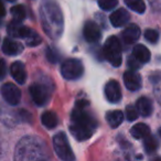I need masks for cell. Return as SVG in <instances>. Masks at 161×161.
<instances>
[{"mask_svg": "<svg viewBox=\"0 0 161 161\" xmlns=\"http://www.w3.org/2000/svg\"><path fill=\"white\" fill-rule=\"evenodd\" d=\"M3 16H6V8L3 3V0H0V17H3Z\"/></svg>", "mask_w": 161, "mask_h": 161, "instance_id": "f546056e", "label": "cell"}, {"mask_svg": "<svg viewBox=\"0 0 161 161\" xmlns=\"http://www.w3.org/2000/svg\"><path fill=\"white\" fill-rule=\"evenodd\" d=\"M8 33L10 36L14 38H21L25 39L27 41V44L29 47H36L41 43V36L36 33V31H33L30 28L25 27L21 23V21L14 20L10 22V25H8Z\"/></svg>", "mask_w": 161, "mask_h": 161, "instance_id": "3957f363", "label": "cell"}, {"mask_svg": "<svg viewBox=\"0 0 161 161\" xmlns=\"http://www.w3.org/2000/svg\"><path fill=\"white\" fill-rule=\"evenodd\" d=\"M47 60H49L50 62H52V63H56V62H58V54H56L52 49H47Z\"/></svg>", "mask_w": 161, "mask_h": 161, "instance_id": "83f0119b", "label": "cell"}, {"mask_svg": "<svg viewBox=\"0 0 161 161\" xmlns=\"http://www.w3.org/2000/svg\"><path fill=\"white\" fill-rule=\"evenodd\" d=\"M12 17H14V20L17 21H23L25 19V8L22 5H17L14 6L10 10Z\"/></svg>", "mask_w": 161, "mask_h": 161, "instance_id": "603a6c76", "label": "cell"}, {"mask_svg": "<svg viewBox=\"0 0 161 161\" xmlns=\"http://www.w3.org/2000/svg\"><path fill=\"white\" fill-rule=\"evenodd\" d=\"M129 19H130L129 12L126 9H124V8L115 10L109 17L110 23H112L115 28H120V27H123V25H125L126 23L129 21Z\"/></svg>", "mask_w": 161, "mask_h": 161, "instance_id": "7c38bea8", "label": "cell"}, {"mask_svg": "<svg viewBox=\"0 0 161 161\" xmlns=\"http://www.w3.org/2000/svg\"><path fill=\"white\" fill-rule=\"evenodd\" d=\"M125 5L137 14H143L146 11V5L143 0H124Z\"/></svg>", "mask_w": 161, "mask_h": 161, "instance_id": "7402d4cb", "label": "cell"}, {"mask_svg": "<svg viewBox=\"0 0 161 161\" xmlns=\"http://www.w3.org/2000/svg\"><path fill=\"white\" fill-rule=\"evenodd\" d=\"M132 56L136 58L137 61L143 64V63H147L150 61L151 58V54L150 51L142 44H137L135 45V47L132 49Z\"/></svg>", "mask_w": 161, "mask_h": 161, "instance_id": "2e32d148", "label": "cell"}, {"mask_svg": "<svg viewBox=\"0 0 161 161\" xmlns=\"http://www.w3.org/2000/svg\"><path fill=\"white\" fill-rule=\"evenodd\" d=\"M127 63H128V66H129L131 69H134V71H135V69H138L139 67H141V63L139 62V61H137L132 55L129 56Z\"/></svg>", "mask_w": 161, "mask_h": 161, "instance_id": "4316f807", "label": "cell"}, {"mask_svg": "<svg viewBox=\"0 0 161 161\" xmlns=\"http://www.w3.org/2000/svg\"><path fill=\"white\" fill-rule=\"evenodd\" d=\"M153 161H161V157H158V158H156Z\"/></svg>", "mask_w": 161, "mask_h": 161, "instance_id": "4dcf8cb0", "label": "cell"}, {"mask_svg": "<svg viewBox=\"0 0 161 161\" xmlns=\"http://www.w3.org/2000/svg\"><path fill=\"white\" fill-rule=\"evenodd\" d=\"M7 1H9V3H14V1H16V0H7Z\"/></svg>", "mask_w": 161, "mask_h": 161, "instance_id": "1f68e13d", "label": "cell"}, {"mask_svg": "<svg viewBox=\"0 0 161 161\" xmlns=\"http://www.w3.org/2000/svg\"><path fill=\"white\" fill-rule=\"evenodd\" d=\"M10 73H11V76L18 84L25 83V80H27V71H25V67L22 62L17 61V62L12 63V65L10 66Z\"/></svg>", "mask_w": 161, "mask_h": 161, "instance_id": "4fadbf2b", "label": "cell"}, {"mask_svg": "<svg viewBox=\"0 0 161 161\" xmlns=\"http://www.w3.org/2000/svg\"><path fill=\"white\" fill-rule=\"evenodd\" d=\"M140 28L137 25H129L121 32V38L126 44H132L140 38Z\"/></svg>", "mask_w": 161, "mask_h": 161, "instance_id": "5bb4252c", "label": "cell"}, {"mask_svg": "<svg viewBox=\"0 0 161 161\" xmlns=\"http://www.w3.org/2000/svg\"><path fill=\"white\" fill-rule=\"evenodd\" d=\"M105 96L109 103H118L121 99V88L117 80H109L104 88Z\"/></svg>", "mask_w": 161, "mask_h": 161, "instance_id": "9c48e42d", "label": "cell"}, {"mask_svg": "<svg viewBox=\"0 0 161 161\" xmlns=\"http://www.w3.org/2000/svg\"><path fill=\"white\" fill-rule=\"evenodd\" d=\"M53 149L56 156L62 161H75V156L69 146L67 136L64 132H58L53 137Z\"/></svg>", "mask_w": 161, "mask_h": 161, "instance_id": "277c9868", "label": "cell"}, {"mask_svg": "<svg viewBox=\"0 0 161 161\" xmlns=\"http://www.w3.org/2000/svg\"><path fill=\"white\" fill-rule=\"evenodd\" d=\"M29 92L32 97V101L38 106L45 105L50 99V91L47 88V86L42 85V84H32L29 88Z\"/></svg>", "mask_w": 161, "mask_h": 161, "instance_id": "52a82bcc", "label": "cell"}, {"mask_svg": "<svg viewBox=\"0 0 161 161\" xmlns=\"http://www.w3.org/2000/svg\"><path fill=\"white\" fill-rule=\"evenodd\" d=\"M23 49L25 47L21 43L11 40V39H5L3 43V52L7 55H18L22 53Z\"/></svg>", "mask_w": 161, "mask_h": 161, "instance_id": "9a60e30c", "label": "cell"}, {"mask_svg": "<svg viewBox=\"0 0 161 161\" xmlns=\"http://www.w3.org/2000/svg\"><path fill=\"white\" fill-rule=\"evenodd\" d=\"M97 3H98V6L102 10L109 11L118 5V0H97Z\"/></svg>", "mask_w": 161, "mask_h": 161, "instance_id": "cb8c5ba5", "label": "cell"}, {"mask_svg": "<svg viewBox=\"0 0 161 161\" xmlns=\"http://www.w3.org/2000/svg\"><path fill=\"white\" fill-rule=\"evenodd\" d=\"M7 73V66H6V62L5 60L0 58V80H3Z\"/></svg>", "mask_w": 161, "mask_h": 161, "instance_id": "f1b7e54d", "label": "cell"}, {"mask_svg": "<svg viewBox=\"0 0 161 161\" xmlns=\"http://www.w3.org/2000/svg\"><path fill=\"white\" fill-rule=\"evenodd\" d=\"M41 121H42L43 126L47 127V129H53L58 124V115L54 112H45L41 117Z\"/></svg>", "mask_w": 161, "mask_h": 161, "instance_id": "ffe728a7", "label": "cell"}, {"mask_svg": "<svg viewBox=\"0 0 161 161\" xmlns=\"http://www.w3.org/2000/svg\"><path fill=\"white\" fill-rule=\"evenodd\" d=\"M87 106L88 102L83 101V99L77 101L71 115L69 130L74 138L78 141L90 139L94 130L97 128L96 119L86 109Z\"/></svg>", "mask_w": 161, "mask_h": 161, "instance_id": "6da1fadb", "label": "cell"}, {"mask_svg": "<svg viewBox=\"0 0 161 161\" xmlns=\"http://www.w3.org/2000/svg\"><path fill=\"white\" fill-rule=\"evenodd\" d=\"M130 134L134 138L136 139H143L150 135V128L148 125L143 123L136 124L135 126H132L131 129H130Z\"/></svg>", "mask_w": 161, "mask_h": 161, "instance_id": "ac0fdd59", "label": "cell"}, {"mask_svg": "<svg viewBox=\"0 0 161 161\" xmlns=\"http://www.w3.org/2000/svg\"><path fill=\"white\" fill-rule=\"evenodd\" d=\"M124 83H125L127 90L131 91V92H136V91L140 90L141 87V76L134 69L126 71L124 74Z\"/></svg>", "mask_w": 161, "mask_h": 161, "instance_id": "8fae6325", "label": "cell"}, {"mask_svg": "<svg viewBox=\"0 0 161 161\" xmlns=\"http://www.w3.org/2000/svg\"><path fill=\"white\" fill-rule=\"evenodd\" d=\"M138 110H137V107L134 105H128L126 107V117L129 121H134L138 118Z\"/></svg>", "mask_w": 161, "mask_h": 161, "instance_id": "d4e9b609", "label": "cell"}, {"mask_svg": "<svg viewBox=\"0 0 161 161\" xmlns=\"http://www.w3.org/2000/svg\"><path fill=\"white\" fill-rule=\"evenodd\" d=\"M106 119L107 123L112 128H117L118 126L121 125L124 120V114L120 110H112L106 114Z\"/></svg>", "mask_w": 161, "mask_h": 161, "instance_id": "d6986e66", "label": "cell"}, {"mask_svg": "<svg viewBox=\"0 0 161 161\" xmlns=\"http://www.w3.org/2000/svg\"><path fill=\"white\" fill-rule=\"evenodd\" d=\"M136 107H137V110L138 113L143 117H148L152 114V103L148 97H140V98L137 101V104H136Z\"/></svg>", "mask_w": 161, "mask_h": 161, "instance_id": "e0dca14e", "label": "cell"}, {"mask_svg": "<svg viewBox=\"0 0 161 161\" xmlns=\"http://www.w3.org/2000/svg\"><path fill=\"white\" fill-rule=\"evenodd\" d=\"M145 38L148 42L150 43H157L159 40V33L153 29H148L145 31Z\"/></svg>", "mask_w": 161, "mask_h": 161, "instance_id": "484cf974", "label": "cell"}, {"mask_svg": "<svg viewBox=\"0 0 161 161\" xmlns=\"http://www.w3.org/2000/svg\"><path fill=\"white\" fill-rule=\"evenodd\" d=\"M143 147L147 153H152L154 152L159 147V141L157 140L156 137L148 135L146 138H143Z\"/></svg>", "mask_w": 161, "mask_h": 161, "instance_id": "44dd1931", "label": "cell"}, {"mask_svg": "<svg viewBox=\"0 0 161 161\" xmlns=\"http://www.w3.org/2000/svg\"><path fill=\"white\" fill-rule=\"evenodd\" d=\"M83 34L85 40L90 43L97 42L102 38L101 29H99L98 25L96 22H94V21H87L85 23L83 29Z\"/></svg>", "mask_w": 161, "mask_h": 161, "instance_id": "30bf717a", "label": "cell"}, {"mask_svg": "<svg viewBox=\"0 0 161 161\" xmlns=\"http://www.w3.org/2000/svg\"><path fill=\"white\" fill-rule=\"evenodd\" d=\"M49 152L45 142L36 136H25L18 142L14 161H47Z\"/></svg>", "mask_w": 161, "mask_h": 161, "instance_id": "7a4b0ae2", "label": "cell"}, {"mask_svg": "<svg viewBox=\"0 0 161 161\" xmlns=\"http://www.w3.org/2000/svg\"><path fill=\"white\" fill-rule=\"evenodd\" d=\"M159 135H160V137H161V127H160V129H159Z\"/></svg>", "mask_w": 161, "mask_h": 161, "instance_id": "d6a6232c", "label": "cell"}, {"mask_svg": "<svg viewBox=\"0 0 161 161\" xmlns=\"http://www.w3.org/2000/svg\"><path fill=\"white\" fill-rule=\"evenodd\" d=\"M1 95L3 99L7 102L9 105L16 106L19 104L21 99V92L17 85L12 83H6L1 86Z\"/></svg>", "mask_w": 161, "mask_h": 161, "instance_id": "ba28073f", "label": "cell"}, {"mask_svg": "<svg viewBox=\"0 0 161 161\" xmlns=\"http://www.w3.org/2000/svg\"><path fill=\"white\" fill-rule=\"evenodd\" d=\"M84 73V66L82 62L76 58L65 60L61 65V74L65 80H77L82 77Z\"/></svg>", "mask_w": 161, "mask_h": 161, "instance_id": "8992f818", "label": "cell"}, {"mask_svg": "<svg viewBox=\"0 0 161 161\" xmlns=\"http://www.w3.org/2000/svg\"><path fill=\"white\" fill-rule=\"evenodd\" d=\"M104 56L115 67L121 64V45L116 36H109L104 45Z\"/></svg>", "mask_w": 161, "mask_h": 161, "instance_id": "5b68a950", "label": "cell"}]
</instances>
